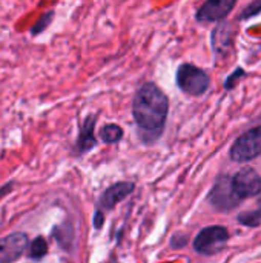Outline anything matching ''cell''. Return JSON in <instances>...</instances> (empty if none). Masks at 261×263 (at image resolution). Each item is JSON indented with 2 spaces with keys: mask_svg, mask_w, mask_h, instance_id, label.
Masks as SVG:
<instances>
[{
  "mask_svg": "<svg viewBox=\"0 0 261 263\" xmlns=\"http://www.w3.org/2000/svg\"><path fill=\"white\" fill-rule=\"evenodd\" d=\"M169 111L166 94L155 83H145L134 97L132 114L138 128L149 137L157 139L165 126Z\"/></svg>",
  "mask_w": 261,
  "mask_h": 263,
  "instance_id": "obj_1",
  "label": "cell"
},
{
  "mask_svg": "<svg viewBox=\"0 0 261 263\" xmlns=\"http://www.w3.org/2000/svg\"><path fill=\"white\" fill-rule=\"evenodd\" d=\"M209 76L192 63H182L177 71V85L189 96H202L209 88Z\"/></svg>",
  "mask_w": 261,
  "mask_h": 263,
  "instance_id": "obj_2",
  "label": "cell"
},
{
  "mask_svg": "<svg viewBox=\"0 0 261 263\" xmlns=\"http://www.w3.org/2000/svg\"><path fill=\"white\" fill-rule=\"evenodd\" d=\"M228 240H229V231L225 227L220 225L208 227L203 228L194 239V250L203 256L217 254L223 251Z\"/></svg>",
  "mask_w": 261,
  "mask_h": 263,
  "instance_id": "obj_3",
  "label": "cell"
},
{
  "mask_svg": "<svg viewBox=\"0 0 261 263\" xmlns=\"http://www.w3.org/2000/svg\"><path fill=\"white\" fill-rule=\"evenodd\" d=\"M261 156V126L242 134L231 148V159L238 163L251 162Z\"/></svg>",
  "mask_w": 261,
  "mask_h": 263,
  "instance_id": "obj_4",
  "label": "cell"
},
{
  "mask_svg": "<svg viewBox=\"0 0 261 263\" xmlns=\"http://www.w3.org/2000/svg\"><path fill=\"white\" fill-rule=\"evenodd\" d=\"M209 203L217 211H232L242 203V199L232 186V179L223 176L217 180L209 194Z\"/></svg>",
  "mask_w": 261,
  "mask_h": 263,
  "instance_id": "obj_5",
  "label": "cell"
},
{
  "mask_svg": "<svg viewBox=\"0 0 261 263\" xmlns=\"http://www.w3.org/2000/svg\"><path fill=\"white\" fill-rule=\"evenodd\" d=\"M232 186L238 197L249 199L261 193V177L254 168H243L232 177Z\"/></svg>",
  "mask_w": 261,
  "mask_h": 263,
  "instance_id": "obj_6",
  "label": "cell"
},
{
  "mask_svg": "<svg viewBox=\"0 0 261 263\" xmlns=\"http://www.w3.org/2000/svg\"><path fill=\"white\" fill-rule=\"evenodd\" d=\"M29 247L25 233H11L0 239V263L14 262L20 259Z\"/></svg>",
  "mask_w": 261,
  "mask_h": 263,
  "instance_id": "obj_7",
  "label": "cell"
},
{
  "mask_svg": "<svg viewBox=\"0 0 261 263\" xmlns=\"http://www.w3.org/2000/svg\"><path fill=\"white\" fill-rule=\"evenodd\" d=\"M237 0H206L197 11V20L215 22L225 18L234 8Z\"/></svg>",
  "mask_w": 261,
  "mask_h": 263,
  "instance_id": "obj_8",
  "label": "cell"
},
{
  "mask_svg": "<svg viewBox=\"0 0 261 263\" xmlns=\"http://www.w3.org/2000/svg\"><path fill=\"white\" fill-rule=\"evenodd\" d=\"M134 191V183L131 182H118L111 185L100 197V206L103 210H112L118 202L126 199Z\"/></svg>",
  "mask_w": 261,
  "mask_h": 263,
  "instance_id": "obj_9",
  "label": "cell"
},
{
  "mask_svg": "<svg viewBox=\"0 0 261 263\" xmlns=\"http://www.w3.org/2000/svg\"><path fill=\"white\" fill-rule=\"evenodd\" d=\"M95 122L97 117L95 116H88L80 128L78 133V139H77V151L80 154L88 153L89 149H92L97 145L95 136H94V128H95Z\"/></svg>",
  "mask_w": 261,
  "mask_h": 263,
  "instance_id": "obj_10",
  "label": "cell"
},
{
  "mask_svg": "<svg viewBox=\"0 0 261 263\" xmlns=\"http://www.w3.org/2000/svg\"><path fill=\"white\" fill-rule=\"evenodd\" d=\"M46 253H48V242H46V239L42 237V236L35 237V239L29 243V247H28V257L32 259V260H40V259H43V257L46 256Z\"/></svg>",
  "mask_w": 261,
  "mask_h": 263,
  "instance_id": "obj_11",
  "label": "cell"
},
{
  "mask_svg": "<svg viewBox=\"0 0 261 263\" xmlns=\"http://www.w3.org/2000/svg\"><path fill=\"white\" fill-rule=\"evenodd\" d=\"M122 137H123V129L115 123H108L100 129V139L108 145L117 143Z\"/></svg>",
  "mask_w": 261,
  "mask_h": 263,
  "instance_id": "obj_12",
  "label": "cell"
},
{
  "mask_svg": "<svg viewBox=\"0 0 261 263\" xmlns=\"http://www.w3.org/2000/svg\"><path fill=\"white\" fill-rule=\"evenodd\" d=\"M52 18H54V11H48V12L42 14V15L38 17V20L34 23V26L31 28V34H32V35L42 34V32L52 23Z\"/></svg>",
  "mask_w": 261,
  "mask_h": 263,
  "instance_id": "obj_13",
  "label": "cell"
},
{
  "mask_svg": "<svg viewBox=\"0 0 261 263\" xmlns=\"http://www.w3.org/2000/svg\"><path fill=\"white\" fill-rule=\"evenodd\" d=\"M238 222L246 225V227H258L261 223V210H255V211H249V213H242L238 216Z\"/></svg>",
  "mask_w": 261,
  "mask_h": 263,
  "instance_id": "obj_14",
  "label": "cell"
},
{
  "mask_svg": "<svg viewBox=\"0 0 261 263\" xmlns=\"http://www.w3.org/2000/svg\"><path fill=\"white\" fill-rule=\"evenodd\" d=\"M258 12H261V2H254L252 5H249L248 9H245V11L242 12V18L252 17V15H255V14H258Z\"/></svg>",
  "mask_w": 261,
  "mask_h": 263,
  "instance_id": "obj_15",
  "label": "cell"
},
{
  "mask_svg": "<svg viewBox=\"0 0 261 263\" xmlns=\"http://www.w3.org/2000/svg\"><path fill=\"white\" fill-rule=\"evenodd\" d=\"M242 74H245V72H243V69H237L234 74H231V76H229V79L226 80V88H228V89H231V88L234 86V83H237V77H238V76H242Z\"/></svg>",
  "mask_w": 261,
  "mask_h": 263,
  "instance_id": "obj_16",
  "label": "cell"
},
{
  "mask_svg": "<svg viewBox=\"0 0 261 263\" xmlns=\"http://www.w3.org/2000/svg\"><path fill=\"white\" fill-rule=\"evenodd\" d=\"M103 222H105V216H103V213H102V211H97V213H95V216H94V227H95L97 230H100V228L103 227Z\"/></svg>",
  "mask_w": 261,
  "mask_h": 263,
  "instance_id": "obj_17",
  "label": "cell"
},
{
  "mask_svg": "<svg viewBox=\"0 0 261 263\" xmlns=\"http://www.w3.org/2000/svg\"><path fill=\"white\" fill-rule=\"evenodd\" d=\"M12 186H14V182H12V180L8 182V183H5V185H2V186H0V199L5 197V196H8V194L12 191Z\"/></svg>",
  "mask_w": 261,
  "mask_h": 263,
  "instance_id": "obj_18",
  "label": "cell"
}]
</instances>
